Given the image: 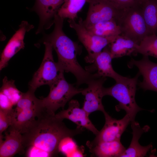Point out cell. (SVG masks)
Here are the masks:
<instances>
[{"label": "cell", "instance_id": "cell-1", "mask_svg": "<svg viewBox=\"0 0 157 157\" xmlns=\"http://www.w3.org/2000/svg\"><path fill=\"white\" fill-rule=\"evenodd\" d=\"M57 117L43 109L22 134V143L27 157H54L59 153V144L67 137L81 133L83 128L70 129Z\"/></svg>", "mask_w": 157, "mask_h": 157}, {"label": "cell", "instance_id": "cell-2", "mask_svg": "<svg viewBox=\"0 0 157 157\" xmlns=\"http://www.w3.org/2000/svg\"><path fill=\"white\" fill-rule=\"evenodd\" d=\"M64 19L57 14L55 17L54 28L46 41L50 42L56 51L58 57L57 62L61 71L71 72L76 79V87L87 84L95 78L94 74L84 69L78 63L77 56L81 51V46L73 41L63 30Z\"/></svg>", "mask_w": 157, "mask_h": 157}, {"label": "cell", "instance_id": "cell-3", "mask_svg": "<svg viewBox=\"0 0 157 157\" xmlns=\"http://www.w3.org/2000/svg\"><path fill=\"white\" fill-rule=\"evenodd\" d=\"M140 74L138 72L133 78H129L122 76L115 83L108 88H104V96H111L118 102L115 107L117 111L122 109L130 118L131 122L135 121L138 113L144 109L140 107L137 104L135 95L138 78Z\"/></svg>", "mask_w": 157, "mask_h": 157}, {"label": "cell", "instance_id": "cell-4", "mask_svg": "<svg viewBox=\"0 0 157 157\" xmlns=\"http://www.w3.org/2000/svg\"><path fill=\"white\" fill-rule=\"evenodd\" d=\"M15 109L12 111L10 126L24 133L42 110L40 99L29 90L23 93Z\"/></svg>", "mask_w": 157, "mask_h": 157}, {"label": "cell", "instance_id": "cell-5", "mask_svg": "<svg viewBox=\"0 0 157 157\" xmlns=\"http://www.w3.org/2000/svg\"><path fill=\"white\" fill-rule=\"evenodd\" d=\"M115 20L119 27L120 35L139 44L145 37L150 35L143 17L142 6L120 10Z\"/></svg>", "mask_w": 157, "mask_h": 157}, {"label": "cell", "instance_id": "cell-6", "mask_svg": "<svg viewBox=\"0 0 157 157\" xmlns=\"http://www.w3.org/2000/svg\"><path fill=\"white\" fill-rule=\"evenodd\" d=\"M63 71L57 79L49 86L50 92L45 97L40 99L42 107L49 113L55 114L59 108H64L66 104L77 94L81 93L82 88L75 87L65 80Z\"/></svg>", "mask_w": 157, "mask_h": 157}, {"label": "cell", "instance_id": "cell-7", "mask_svg": "<svg viewBox=\"0 0 157 157\" xmlns=\"http://www.w3.org/2000/svg\"><path fill=\"white\" fill-rule=\"evenodd\" d=\"M83 20L79 18L77 22L75 20L68 19L70 27L76 32L78 39L83 45L88 53L85 57L86 63H92L95 56L102 50L114 41L118 36L104 37L94 35L89 31L84 25Z\"/></svg>", "mask_w": 157, "mask_h": 157}, {"label": "cell", "instance_id": "cell-8", "mask_svg": "<svg viewBox=\"0 0 157 157\" xmlns=\"http://www.w3.org/2000/svg\"><path fill=\"white\" fill-rule=\"evenodd\" d=\"M44 44L45 50L42 63L28 83L29 90L34 92L42 85H51L57 79L60 72L63 71L57 63L54 60L51 44L46 41Z\"/></svg>", "mask_w": 157, "mask_h": 157}, {"label": "cell", "instance_id": "cell-9", "mask_svg": "<svg viewBox=\"0 0 157 157\" xmlns=\"http://www.w3.org/2000/svg\"><path fill=\"white\" fill-rule=\"evenodd\" d=\"M103 113L105 124L94 140L87 142V146L102 142L120 140L122 135L131 122L130 117L127 114L122 119H117L112 117L106 112Z\"/></svg>", "mask_w": 157, "mask_h": 157}, {"label": "cell", "instance_id": "cell-10", "mask_svg": "<svg viewBox=\"0 0 157 157\" xmlns=\"http://www.w3.org/2000/svg\"><path fill=\"white\" fill-rule=\"evenodd\" d=\"M106 80L104 77L95 78L87 84V88L82 89L81 93L85 97L82 108L89 115L96 111L106 112L102 100L104 96L103 85Z\"/></svg>", "mask_w": 157, "mask_h": 157}, {"label": "cell", "instance_id": "cell-11", "mask_svg": "<svg viewBox=\"0 0 157 157\" xmlns=\"http://www.w3.org/2000/svg\"><path fill=\"white\" fill-rule=\"evenodd\" d=\"M136 67L143 77L142 82H138L140 88L144 90H150L157 92V63L149 59L148 56L143 55L140 60L131 58L128 64L129 68Z\"/></svg>", "mask_w": 157, "mask_h": 157}, {"label": "cell", "instance_id": "cell-12", "mask_svg": "<svg viewBox=\"0 0 157 157\" xmlns=\"http://www.w3.org/2000/svg\"><path fill=\"white\" fill-rule=\"evenodd\" d=\"M89 7L86 19L83 21L85 27L100 22L116 19L120 10L103 0H89Z\"/></svg>", "mask_w": 157, "mask_h": 157}, {"label": "cell", "instance_id": "cell-13", "mask_svg": "<svg viewBox=\"0 0 157 157\" xmlns=\"http://www.w3.org/2000/svg\"><path fill=\"white\" fill-rule=\"evenodd\" d=\"M27 22L22 21L18 29L9 40L3 49L0 57V70L6 67L9 60L24 47V39L26 33L34 27Z\"/></svg>", "mask_w": 157, "mask_h": 157}, {"label": "cell", "instance_id": "cell-14", "mask_svg": "<svg viewBox=\"0 0 157 157\" xmlns=\"http://www.w3.org/2000/svg\"><path fill=\"white\" fill-rule=\"evenodd\" d=\"M56 115L63 120L68 119L76 124L77 126L86 129L96 135L99 132L89 119V115L82 108H80L79 104L76 100H70L67 109L61 111Z\"/></svg>", "mask_w": 157, "mask_h": 157}, {"label": "cell", "instance_id": "cell-15", "mask_svg": "<svg viewBox=\"0 0 157 157\" xmlns=\"http://www.w3.org/2000/svg\"><path fill=\"white\" fill-rule=\"evenodd\" d=\"M65 0H35L34 9L40 18L36 34L54 24L55 16Z\"/></svg>", "mask_w": 157, "mask_h": 157}, {"label": "cell", "instance_id": "cell-16", "mask_svg": "<svg viewBox=\"0 0 157 157\" xmlns=\"http://www.w3.org/2000/svg\"><path fill=\"white\" fill-rule=\"evenodd\" d=\"M112 59L108 45L95 56L93 64L86 67L85 69L91 73L94 71L96 72L95 73L99 77H109L117 81L122 76L117 73L113 68Z\"/></svg>", "mask_w": 157, "mask_h": 157}, {"label": "cell", "instance_id": "cell-17", "mask_svg": "<svg viewBox=\"0 0 157 157\" xmlns=\"http://www.w3.org/2000/svg\"><path fill=\"white\" fill-rule=\"evenodd\" d=\"M3 137L4 140L2 135H0V157H11L24 152L22 134L20 132L10 126Z\"/></svg>", "mask_w": 157, "mask_h": 157}, {"label": "cell", "instance_id": "cell-18", "mask_svg": "<svg viewBox=\"0 0 157 157\" xmlns=\"http://www.w3.org/2000/svg\"><path fill=\"white\" fill-rule=\"evenodd\" d=\"M132 130V138L127 149H126L120 157H143L147 154L152 147L150 144L146 146L141 145L139 140L142 134L147 132L148 128L147 126L141 127L139 124L135 121L131 122Z\"/></svg>", "mask_w": 157, "mask_h": 157}, {"label": "cell", "instance_id": "cell-19", "mask_svg": "<svg viewBox=\"0 0 157 157\" xmlns=\"http://www.w3.org/2000/svg\"><path fill=\"white\" fill-rule=\"evenodd\" d=\"M2 83L0 90V109L10 110L16 106L23 93L17 88L14 80H8L6 76L3 79Z\"/></svg>", "mask_w": 157, "mask_h": 157}, {"label": "cell", "instance_id": "cell-20", "mask_svg": "<svg viewBox=\"0 0 157 157\" xmlns=\"http://www.w3.org/2000/svg\"><path fill=\"white\" fill-rule=\"evenodd\" d=\"M92 156L98 157H119L126 149L120 140L99 143L87 146Z\"/></svg>", "mask_w": 157, "mask_h": 157}, {"label": "cell", "instance_id": "cell-21", "mask_svg": "<svg viewBox=\"0 0 157 157\" xmlns=\"http://www.w3.org/2000/svg\"><path fill=\"white\" fill-rule=\"evenodd\" d=\"M139 45L136 42L120 35L108 46L113 59L136 55L135 51Z\"/></svg>", "mask_w": 157, "mask_h": 157}, {"label": "cell", "instance_id": "cell-22", "mask_svg": "<svg viewBox=\"0 0 157 157\" xmlns=\"http://www.w3.org/2000/svg\"><path fill=\"white\" fill-rule=\"evenodd\" d=\"M85 27L91 33L102 37L117 36L121 33L119 27L115 19L100 22Z\"/></svg>", "mask_w": 157, "mask_h": 157}, {"label": "cell", "instance_id": "cell-23", "mask_svg": "<svg viewBox=\"0 0 157 157\" xmlns=\"http://www.w3.org/2000/svg\"><path fill=\"white\" fill-rule=\"evenodd\" d=\"M143 17L150 34H157V1L148 0L142 6Z\"/></svg>", "mask_w": 157, "mask_h": 157}, {"label": "cell", "instance_id": "cell-24", "mask_svg": "<svg viewBox=\"0 0 157 157\" xmlns=\"http://www.w3.org/2000/svg\"><path fill=\"white\" fill-rule=\"evenodd\" d=\"M89 0H65L58 10L57 14L64 19L75 20L77 14Z\"/></svg>", "mask_w": 157, "mask_h": 157}, {"label": "cell", "instance_id": "cell-25", "mask_svg": "<svg viewBox=\"0 0 157 157\" xmlns=\"http://www.w3.org/2000/svg\"><path fill=\"white\" fill-rule=\"evenodd\" d=\"M138 53L157 58V35L150 34L145 37L136 49V55Z\"/></svg>", "mask_w": 157, "mask_h": 157}, {"label": "cell", "instance_id": "cell-26", "mask_svg": "<svg viewBox=\"0 0 157 157\" xmlns=\"http://www.w3.org/2000/svg\"><path fill=\"white\" fill-rule=\"evenodd\" d=\"M80 148L70 137H67L63 139L58 147L59 152L62 153L67 157H73L75 153Z\"/></svg>", "mask_w": 157, "mask_h": 157}, {"label": "cell", "instance_id": "cell-27", "mask_svg": "<svg viewBox=\"0 0 157 157\" xmlns=\"http://www.w3.org/2000/svg\"><path fill=\"white\" fill-rule=\"evenodd\" d=\"M103 0L115 9L119 10L142 6L140 0Z\"/></svg>", "mask_w": 157, "mask_h": 157}, {"label": "cell", "instance_id": "cell-28", "mask_svg": "<svg viewBox=\"0 0 157 157\" xmlns=\"http://www.w3.org/2000/svg\"><path fill=\"white\" fill-rule=\"evenodd\" d=\"M12 110L7 111L0 109V135L11 125Z\"/></svg>", "mask_w": 157, "mask_h": 157}, {"label": "cell", "instance_id": "cell-29", "mask_svg": "<svg viewBox=\"0 0 157 157\" xmlns=\"http://www.w3.org/2000/svg\"><path fill=\"white\" fill-rule=\"evenodd\" d=\"M142 5L148 0H140Z\"/></svg>", "mask_w": 157, "mask_h": 157}, {"label": "cell", "instance_id": "cell-30", "mask_svg": "<svg viewBox=\"0 0 157 157\" xmlns=\"http://www.w3.org/2000/svg\"><path fill=\"white\" fill-rule=\"evenodd\" d=\"M156 35H157V34H156Z\"/></svg>", "mask_w": 157, "mask_h": 157}, {"label": "cell", "instance_id": "cell-31", "mask_svg": "<svg viewBox=\"0 0 157 157\" xmlns=\"http://www.w3.org/2000/svg\"><path fill=\"white\" fill-rule=\"evenodd\" d=\"M157 1V0H156Z\"/></svg>", "mask_w": 157, "mask_h": 157}]
</instances>
